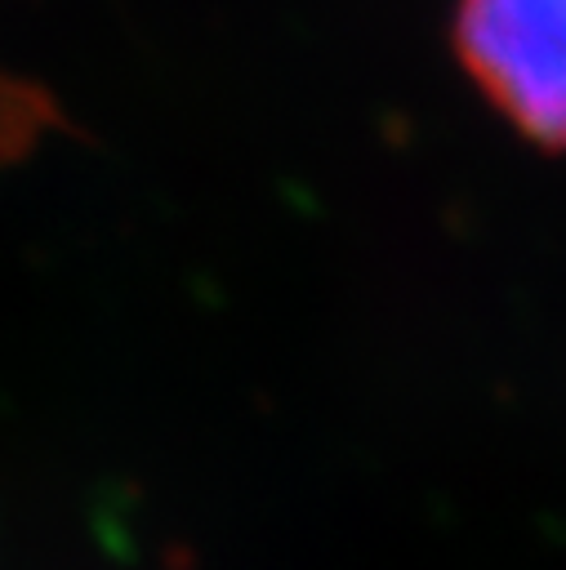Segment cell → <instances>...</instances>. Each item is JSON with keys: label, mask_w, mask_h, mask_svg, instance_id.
Listing matches in <instances>:
<instances>
[{"label": "cell", "mask_w": 566, "mask_h": 570, "mask_svg": "<svg viewBox=\"0 0 566 570\" xmlns=\"http://www.w3.org/2000/svg\"><path fill=\"white\" fill-rule=\"evenodd\" d=\"M450 49L521 142L566 151V0H455Z\"/></svg>", "instance_id": "obj_1"}, {"label": "cell", "mask_w": 566, "mask_h": 570, "mask_svg": "<svg viewBox=\"0 0 566 570\" xmlns=\"http://www.w3.org/2000/svg\"><path fill=\"white\" fill-rule=\"evenodd\" d=\"M58 125H62V111L40 85L0 71V169L22 160Z\"/></svg>", "instance_id": "obj_2"}]
</instances>
